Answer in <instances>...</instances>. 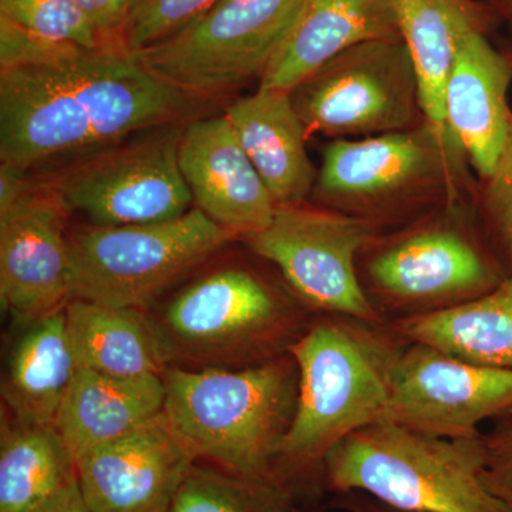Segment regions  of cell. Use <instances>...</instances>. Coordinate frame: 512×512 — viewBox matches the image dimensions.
I'll list each match as a JSON object with an SVG mask.
<instances>
[{"instance_id":"6da1fadb","label":"cell","mask_w":512,"mask_h":512,"mask_svg":"<svg viewBox=\"0 0 512 512\" xmlns=\"http://www.w3.org/2000/svg\"><path fill=\"white\" fill-rule=\"evenodd\" d=\"M190 97L124 47L60 45L0 69V160L20 170L171 126Z\"/></svg>"},{"instance_id":"7a4b0ae2","label":"cell","mask_w":512,"mask_h":512,"mask_svg":"<svg viewBox=\"0 0 512 512\" xmlns=\"http://www.w3.org/2000/svg\"><path fill=\"white\" fill-rule=\"evenodd\" d=\"M409 340L389 325L342 315H313L291 355L299 393L276 473L305 497L323 490V463L340 441L382 419Z\"/></svg>"},{"instance_id":"3957f363","label":"cell","mask_w":512,"mask_h":512,"mask_svg":"<svg viewBox=\"0 0 512 512\" xmlns=\"http://www.w3.org/2000/svg\"><path fill=\"white\" fill-rule=\"evenodd\" d=\"M163 382L165 417L195 461L242 476L281 478L276 456L299 393L291 353L239 369L171 366Z\"/></svg>"},{"instance_id":"277c9868","label":"cell","mask_w":512,"mask_h":512,"mask_svg":"<svg viewBox=\"0 0 512 512\" xmlns=\"http://www.w3.org/2000/svg\"><path fill=\"white\" fill-rule=\"evenodd\" d=\"M481 436L441 439L376 421L333 447L323 490L410 512H507L485 484Z\"/></svg>"},{"instance_id":"5b68a950","label":"cell","mask_w":512,"mask_h":512,"mask_svg":"<svg viewBox=\"0 0 512 512\" xmlns=\"http://www.w3.org/2000/svg\"><path fill=\"white\" fill-rule=\"evenodd\" d=\"M153 318L173 366L239 369L291 352L313 313L285 282L231 266L188 285Z\"/></svg>"},{"instance_id":"8992f818","label":"cell","mask_w":512,"mask_h":512,"mask_svg":"<svg viewBox=\"0 0 512 512\" xmlns=\"http://www.w3.org/2000/svg\"><path fill=\"white\" fill-rule=\"evenodd\" d=\"M357 272L386 323L456 308L508 276L477 218L453 208L380 232L360 252Z\"/></svg>"},{"instance_id":"52a82bcc","label":"cell","mask_w":512,"mask_h":512,"mask_svg":"<svg viewBox=\"0 0 512 512\" xmlns=\"http://www.w3.org/2000/svg\"><path fill=\"white\" fill-rule=\"evenodd\" d=\"M234 239L197 207L170 221L84 229L70 238L73 299L148 311Z\"/></svg>"},{"instance_id":"ba28073f","label":"cell","mask_w":512,"mask_h":512,"mask_svg":"<svg viewBox=\"0 0 512 512\" xmlns=\"http://www.w3.org/2000/svg\"><path fill=\"white\" fill-rule=\"evenodd\" d=\"M305 0H217L174 35L137 53L154 76L190 96H217L262 76Z\"/></svg>"},{"instance_id":"9c48e42d","label":"cell","mask_w":512,"mask_h":512,"mask_svg":"<svg viewBox=\"0 0 512 512\" xmlns=\"http://www.w3.org/2000/svg\"><path fill=\"white\" fill-rule=\"evenodd\" d=\"M383 231L367 218L295 204L278 205L269 225L242 239L258 258L278 269L313 315L352 316L386 325L357 272L360 252Z\"/></svg>"},{"instance_id":"30bf717a","label":"cell","mask_w":512,"mask_h":512,"mask_svg":"<svg viewBox=\"0 0 512 512\" xmlns=\"http://www.w3.org/2000/svg\"><path fill=\"white\" fill-rule=\"evenodd\" d=\"M289 94L308 134L335 140L412 130L426 121L416 69L400 36L346 50Z\"/></svg>"},{"instance_id":"8fae6325","label":"cell","mask_w":512,"mask_h":512,"mask_svg":"<svg viewBox=\"0 0 512 512\" xmlns=\"http://www.w3.org/2000/svg\"><path fill=\"white\" fill-rule=\"evenodd\" d=\"M457 158L466 157L453 136L427 121L382 136L340 138L323 150L316 188L328 208L386 229L409 215L417 200L410 192L448 183Z\"/></svg>"},{"instance_id":"7c38bea8","label":"cell","mask_w":512,"mask_h":512,"mask_svg":"<svg viewBox=\"0 0 512 512\" xmlns=\"http://www.w3.org/2000/svg\"><path fill=\"white\" fill-rule=\"evenodd\" d=\"M181 134L183 128H157L87 158L47 184L67 210L80 212L94 227L174 220L194 202L181 173Z\"/></svg>"},{"instance_id":"4fadbf2b","label":"cell","mask_w":512,"mask_h":512,"mask_svg":"<svg viewBox=\"0 0 512 512\" xmlns=\"http://www.w3.org/2000/svg\"><path fill=\"white\" fill-rule=\"evenodd\" d=\"M510 413L512 370L471 365L409 342L380 421L441 439H476L483 421Z\"/></svg>"},{"instance_id":"5bb4252c","label":"cell","mask_w":512,"mask_h":512,"mask_svg":"<svg viewBox=\"0 0 512 512\" xmlns=\"http://www.w3.org/2000/svg\"><path fill=\"white\" fill-rule=\"evenodd\" d=\"M67 211L47 183H30L0 211V299L20 322L62 311L74 298Z\"/></svg>"},{"instance_id":"9a60e30c","label":"cell","mask_w":512,"mask_h":512,"mask_svg":"<svg viewBox=\"0 0 512 512\" xmlns=\"http://www.w3.org/2000/svg\"><path fill=\"white\" fill-rule=\"evenodd\" d=\"M74 463L92 512H168L195 458L161 413Z\"/></svg>"},{"instance_id":"2e32d148","label":"cell","mask_w":512,"mask_h":512,"mask_svg":"<svg viewBox=\"0 0 512 512\" xmlns=\"http://www.w3.org/2000/svg\"><path fill=\"white\" fill-rule=\"evenodd\" d=\"M178 157L197 208L215 224L242 239L274 218L278 205L227 117L195 120L184 127Z\"/></svg>"},{"instance_id":"e0dca14e","label":"cell","mask_w":512,"mask_h":512,"mask_svg":"<svg viewBox=\"0 0 512 512\" xmlns=\"http://www.w3.org/2000/svg\"><path fill=\"white\" fill-rule=\"evenodd\" d=\"M512 62L498 52L485 32L461 40L448 76L446 127L483 181L493 171L512 123Z\"/></svg>"},{"instance_id":"ac0fdd59","label":"cell","mask_w":512,"mask_h":512,"mask_svg":"<svg viewBox=\"0 0 512 512\" xmlns=\"http://www.w3.org/2000/svg\"><path fill=\"white\" fill-rule=\"evenodd\" d=\"M399 36L390 0H305L258 87L291 92L346 50Z\"/></svg>"},{"instance_id":"d6986e66","label":"cell","mask_w":512,"mask_h":512,"mask_svg":"<svg viewBox=\"0 0 512 512\" xmlns=\"http://www.w3.org/2000/svg\"><path fill=\"white\" fill-rule=\"evenodd\" d=\"M276 205L303 204L318 174L306 148L308 131L284 90L258 87L224 114Z\"/></svg>"},{"instance_id":"ffe728a7","label":"cell","mask_w":512,"mask_h":512,"mask_svg":"<svg viewBox=\"0 0 512 512\" xmlns=\"http://www.w3.org/2000/svg\"><path fill=\"white\" fill-rule=\"evenodd\" d=\"M67 329L77 365L111 377H163L173 357L147 311L72 299Z\"/></svg>"},{"instance_id":"44dd1931","label":"cell","mask_w":512,"mask_h":512,"mask_svg":"<svg viewBox=\"0 0 512 512\" xmlns=\"http://www.w3.org/2000/svg\"><path fill=\"white\" fill-rule=\"evenodd\" d=\"M390 2L419 79L424 119L437 130L450 133L444 97L458 46L470 33L485 32L494 18L493 12L474 0Z\"/></svg>"},{"instance_id":"7402d4cb","label":"cell","mask_w":512,"mask_h":512,"mask_svg":"<svg viewBox=\"0 0 512 512\" xmlns=\"http://www.w3.org/2000/svg\"><path fill=\"white\" fill-rule=\"evenodd\" d=\"M25 325L6 360L3 403L15 419L56 426L79 369L67 329L66 308Z\"/></svg>"},{"instance_id":"603a6c76","label":"cell","mask_w":512,"mask_h":512,"mask_svg":"<svg viewBox=\"0 0 512 512\" xmlns=\"http://www.w3.org/2000/svg\"><path fill=\"white\" fill-rule=\"evenodd\" d=\"M164 404L163 377L121 379L79 367L55 427L76 458L156 419Z\"/></svg>"},{"instance_id":"cb8c5ba5","label":"cell","mask_w":512,"mask_h":512,"mask_svg":"<svg viewBox=\"0 0 512 512\" xmlns=\"http://www.w3.org/2000/svg\"><path fill=\"white\" fill-rule=\"evenodd\" d=\"M387 325L409 342L429 345L471 365L512 370V276L456 308Z\"/></svg>"},{"instance_id":"d4e9b609","label":"cell","mask_w":512,"mask_h":512,"mask_svg":"<svg viewBox=\"0 0 512 512\" xmlns=\"http://www.w3.org/2000/svg\"><path fill=\"white\" fill-rule=\"evenodd\" d=\"M73 480L76 463L55 426L3 419L0 512H35Z\"/></svg>"},{"instance_id":"484cf974","label":"cell","mask_w":512,"mask_h":512,"mask_svg":"<svg viewBox=\"0 0 512 512\" xmlns=\"http://www.w3.org/2000/svg\"><path fill=\"white\" fill-rule=\"evenodd\" d=\"M282 478L242 476L195 461L168 512H316Z\"/></svg>"},{"instance_id":"4316f807","label":"cell","mask_w":512,"mask_h":512,"mask_svg":"<svg viewBox=\"0 0 512 512\" xmlns=\"http://www.w3.org/2000/svg\"><path fill=\"white\" fill-rule=\"evenodd\" d=\"M0 15L50 42L90 50L104 46L76 0H0Z\"/></svg>"},{"instance_id":"83f0119b","label":"cell","mask_w":512,"mask_h":512,"mask_svg":"<svg viewBox=\"0 0 512 512\" xmlns=\"http://www.w3.org/2000/svg\"><path fill=\"white\" fill-rule=\"evenodd\" d=\"M481 183L477 220L505 272L512 276V123L493 171Z\"/></svg>"},{"instance_id":"f1b7e54d","label":"cell","mask_w":512,"mask_h":512,"mask_svg":"<svg viewBox=\"0 0 512 512\" xmlns=\"http://www.w3.org/2000/svg\"><path fill=\"white\" fill-rule=\"evenodd\" d=\"M215 2L217 0H131L120 45L137 55L183 29Z\"/></svg>"},{"instance_id":"f546056e","label":"cell","mask_w":512,"mask_h":512,"mask_svg":"<svg viewBox=\"0 0 512 512\" xmlns=\"http://www.w3.org/2000/svg\"><path fill=\"white\" fill-rule=\"evenodd\" d=\"M484 480L505 511L512 512V413L483 433Z\"/></svg>"},{"instance_id":"4dcf8cb0","label":"cell","mask_w":512,"mask_h":512,"mask_svg":"<svg viewBox=\"0 0 512 512\" xmlns=\"http://www.w3.org/2000/svg\"><path fill=\"white\" fill-rule=\"evenodd\" d=\"M101 39L120 37L126 23L131 0H76Z\"/></svg>"},{"instance_id":"1f68e13d","label":"cell","mask_w":512,"mask_h":512,"mask_svg":"<svg viewBox=\"0 0 512 512\" xmlns=\"http://www.w3.org/2000/svg\"><path fill=\"white\" fill-rule=\"evenodd\" d=\"M29 184L28 171L13 165H0V211L18 200Z\"/></svg>"},{"instance_id":"d6a6232c","label":"cell","mask_w":512,"mask_h":512,"mask_svg":"<svg viewBox=\"0 0 512 512\" xmlns=\"http://www.w3.org/2000/svg\"><path fill=\"white\" fill-rule=\"evenodd\" d=\"M35 512H92V510L84 501L76 476V480L64 487L55 497L50 498L42 507L37 508Z\"/></svg>"},{"instance_id":"836d02e7","label":"cell","mask_w":512,"mask_h":512,"mask_svg":"<svg viewBox=\"0 0 512 512\" xmlns=\"http://www.w3.org/2000/svg\"><path fill=\"white\" fill-rule=\"evenodd\" d=\"M330 507L345 512H410L397 510L389 505L380 503L375 498L363 493H348L335 495Z\"/></svg>"},{"instance_id":"e575fe53","label":"cell","mask_w":512,"mask_h":512,"mask_svg":"<svg viewBox=\"0 0 512 512\" xmlns=\"http://www.w3.org/2000/svg\"><path fill=\"white\" fill-rule=\"evenodd\" d=\"M488 8L493 12L494 18L507 25L512 36V0H488Z\"/></svg>"},{"instance_id":"d590c367","label":"cell","mask_w":512,"mask_h":512,"mask_svg":"<svg viewBox=\"0 0 512 512\" xmlns=\"http://www.w3.org/2000/svg\"><path fill=\"white\" fill-rule=\"evenodd\" d=\"M508 56H510L511 62H512V52L508 53Z\"/></svg>"}]
</instances>
